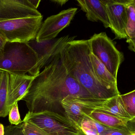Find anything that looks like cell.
<instances>
[{"label": "cell", "mask_w": 135, "mask_h": 135, "mask_svg": "<svg viewBox=\"0 0 135 135\" xmlns=\"http://www.w3.org/2000/svg\"><path fill=\"white\" fill-rule=\"evenodd\" d=\"M131 0H105L110 27L116 39H128L127 32L128 6Z\"/></svg>", "instance_id": "8"}, {"label": "cell", "mask_w": 135, "mask_h": 135, "mask_svg": "<svg viewBox=\"0 0 135 135\" xmlns=\"http://www.w3.org/2000/svg\"><path fill=\"white\" fill-rule=\"evenodd\" d=\"M132 2H133V4H134L135 7V0H132Z\"/></svg>", "instance_id": "31"}, {"label": "cell", "mask_w": 135, "mask_h": 135, "mask_svg": "<svg viewBox=\"0 0 135 135\" xmlns=\"http://www.w3.org/2000/svg\"><path fill=\"white\" fill-rule=\"evenodd\" d=\"M131 135H135V133H131Z\"/></svg>", "instance_id": "33"}, {"label": "cell", "mask_w": 135, "mask_h": 135, "mask_svg": "<svg viewBox=\"0 0 135 135\" xmlns=\"http://www.w3.org/2000/svg\"><path fill=\"white\" fill-rule=\"evenodd\" d=\"M35 77L28 74H13L6 101V106L9 110L14 104L22 100Z\"/></svg>", "instance_id": "12"}, {"label": "cell", "mask_w": 135, "mask_h": 135, "mask_svg": "<svg viewBox=\"0 0 135 135\" xmlns=\"http://www.w3.org/2000/svg\"><path fill=\"white\" fill-rule=\"evenodd\" d=\"M22 123L18 125L11 124L4 127V135H24Z\"/></svg>", "instance_id": "23"}, {"label": "cell", "mask_w": 135, "mask_h": 135, "mask_svg": "<svg viewBox=\"0 0 135 135\" xmlns=\"http://www.w3.org/2000/svg\"><path fill=\"white\" fill-rule=\"evenodd\" d=\"M124 107L132 118L135 117V89L125 94L120 95Z\"/></svg>", "instance_id": "19"}, {"label": "cell", "mask_w": 135, "mask_h": 135, "mask_svg": "<svg viewBox=\"0 0 135 135\" xmlns=\"http://www.w3.org/2000/svg\"><path fill=\"white\" fill-rule=\"evenodd\" d=\"M90 52L88 40H73L59 55L68 73L96 99L106 100L120 94L118 90L109 89L99 81L90 61Z\"/></svg>", "instance_id": "2"}, {"label": "cell", "mask_w": 135, "mask_h": 135, "mask_svg": "<svg viewBox=\"0 0 135 135\" xmlns=\"http://www.w3.org/2000/svg\"><path fill=\"white\" fill-rule=\"evenodd\" d=\"M23 121H29L35 124L49 135L84 134L77 124L68 118L50 112L36 113L28 112Z\"/></svg>", "instance_id": "5"}, {"label": "cell", "mask_w": 135, "mask_h": 135, "mask_svg": "<svg viewBox=\"0 0 135 135\" xmlns=\"http://www.w3.org/2000/svg\"><path fill=\"white\" fill-rule=\"evenodd\" d=\"M22 129L24 135H49L37 125L29 121L23 122Z\"/></svg>", "instance_id": "21"}, {"label": "cell", "mask_w": 135, "mask_h": 135, "mask_svg": "<svg viewBox=\"0 0 135 135\" xmlns=\"http://www.w3.org/2000/svg\"><path fill=\"white\" fill-rule=\"evenodd\" d=\"M127 42L128 44V48L135 53V36L132 38L127 39Z\"/></svg>", "instance_id": "26"}, {"label": "cell", "mask_w": 135, "mask_h": 135, "mask_svg": "<svg viewBox=\"0 0 135 135\" xmlns=\"http://www.w3.org/2000/svg\"><path fill=\"white\" fill-rule=\"evenodd\" d=\"M70 96L96 99L68 73L59 54L35 77L22 100L28 112L49 111L68 118L62 101Z\"/></svg>", "instance_id": "1"}, {"label": "cell", "mask_w": 135, "mask_h": 135, "mask_svg": "<svg viewBox=\"0 0 135 135\" xmlns=\"http://www.w3.org/2000/svg\"><path fill=\"white\" fill-rule=\"evenodd\" d=\"M96 111L108 113L127 120L132 118L125 110L120 94L102 100Z\"/></svg>", "instance_id": "14"}, {"label": "cell", "mask_w": 135, "mask_h": 135, "mask_svg": "<svg viewBox=\"0 0 135 135\" xmlns=\"http://www.w3.org/2000/svg\"><path fill=\"white\" fill-rule=\"evenodd\" d=\"M87 116L106 127L131 133L126 126L128 120L98 111H93Z\"/></svg>", "instance_id": "15"}, {"label": "cell", "mask_w": 135, "mask_h": 135, "mask_svg": "<svg viewBox=\"0 0 135 135\" xmlns=\"http://www.w3.org/2000/svg\"><path fill=\"white\" fill-rule=\"evenodd\" d=\"M127 15V32L128 39H130L135 36V7L132 0H131L128 6Z\"/></svg>", "instance_id": "20"}, {"label": "cell", "mask_w": 135, "mask_h": 135, "mask_svg": "<svg viewBox=\"0 0 135 135\" xmlns=\"http://www.w3.org/2000/svg\"><path fill=\"white\" fill-rule=\"evenodd\" d=\"M86 135L85 134H75V135Z\"/></svg>", "instance_id": "32"}, {"label": "cell", "mask_w": 135, "mask_h": 135, "mask_svg": "<svg viewBox=\"0 0 135 135\" xmlns=\"http://www.w3.org/2000/svg\"><path fill=\"white\" fill-rule=\"evenodd\" d=\"M9 121L12 125H18L23 123L21 119L18 102L12 105L8 113Z\"/></svg>", "instance_id": "22"}, {"label": "cell", "mask_w": 135, "mask_h": 135, "mask_svg": "<svg viewBox=\"0 0 135 135\" xmlns=\"http://www.w3.org/2000/svg\"><path fill=\"white\" fill-rule=\"evenodd\" d=\"M51 2L54 3L59 5L62 6L63 5L65 4L66 2H68V0H51L50 1Z\"/></svg>", "instance_id": "29"}, {"label": "cell", "mask_w": 135, "mask_h": 135, "mask_svg": "<svg viewBox=\"0 0 135 135\" xmlns=\"http://www.w3.org/2000/svg\"><path fill=\"white\" fill-rule=\"evenodd\" d=\"M131 134L124 131L109 128L103 135H131Z\"/></svg>", "instance_id": "24"}, {"label": "cell", "mask_w": 135, "mask_h": 135, "mask_svg": "<svg viewBox=\"0 0 135 135\" xmlns=\"http://www.w3.org/2000/svg\"><path fill=\"white\" fill-rule=\"evenodd\" d=\"M13 74L0 70V117L8 115L9 109L6 106L7 96Z\"/></svg>", "instance_id": "17"}, {"label": "cell", "mask_w": 135, "mask_h": 135, "mask_svg": "<svg viewBox=\"0 0 135 135\" xmlns=\"http://www.w3.org/2000/svg\"><path fill=\"white\" fill-rule=\"evenodd\" d=\"M80 128L86 135H103L109 128L85 115L81 123Z\"/></svg>", "instance_id": "18"}, {"label": "cell", "mask_w": 135, "mask_h": 135, "mask_svg": "<svg viewBox=\"0 0 135 135\" xmlns=\"http://www.w3.org/2000/svg\"><path fill=\"white\" fill-rule=\"evenodd\" d=\"M77 10V8H70L47 17L42 24L36 38V41L55 39L60 32L70 25Z\"/></svg>", "instance_id": "10"}, {"label": "cell", "mask_w": 135, "mask_h": 135, "mask_svg": "<svg viewBox=\"0 0 135 135\" xmlns=\"http://www.w3.org/2000/svg\"><path fill=\"white\" fill-rule=\"evenodd\" d=\"M89 55L96 76L101 83L109 89L118 90L117 79L113 77L104 65L91 52Z\"/></svg>", "instance_id": "16"}, {"label": "cell", "mask_w": 135, "mask_h": 135, "mask_svg": "<svg viewBox=\"0 0 135 135\" xmlns=\"http://www.w3.org/2000/svg\"><path fill=\"white\" fill-rule=\"evenodd\" d=\"M38 55L28 43L7 42L0 56V70L35 77Z\"/></svg>", "instance_id": "3"}, {"label": "cell", "mask_w": 135, "mask_h": 135, "mask_svg": "<svg viewBox=\"0 0 135 135\" xmlns=\"http://www.w3.org/2000/svg\"><path fill=\"white\" fill-rule=\"evenodd\" d=\"M75 36H65L58 39L37 42L36 39L28 43L38 55V64L35 70V77L40 70L48 65L55 57L66 46L68 42L74 40Z\"/></svg>", "instance_id": "7"}, {"label": "cell", "mask_w": 135, "mask_h": 135, "mask_svg": "<svg viewBox=\"0 0 135 135\" xmlns=\"http://www.w3.org/2000/svg\"><path fill=\"white\" fill-rule=\"evenodd\" d=\"M43 16L0 21V35L7 42L28 43L36 38Z\"/></svg>", "instance_id": "4"}, {"label": "cell", "mask_w": 135, "mask_h": 135, "mask_svg": "<svg viewBox=\"0 0 135 135\" xmlns=\"http://www.w3.org/2000/svg\"><path fill=\"white\" fill-rule=\"evenodd\" d=\"M102 100L70 96L65 98L62 101V104L68 118L80 128V125L84 117L88 115L93 111H97Z\"/></svg>", "instance_id": "9"}, {"label": "cell", "mask_w": 135, "mask_h": 135, "mask_svg": "<svg viewBox=\"0 0 135 135\" xmlns=\"http://www.w3.org/2000/svg\"><path fill=\"white\" fill-rule=\"evenodd\" d=\"M126 126L131 133H135V117L127 121Z\"/></svg>", "instance_id": "25"}, {"label": "cell", "mask_w": 135, "mask_h": 135, "mask_svg": "<svg viewBox=\"0 0 135 135\" xmlns=\"http://www.w3.org/2000/svg\"><path fill=\"white\" fill-rule=\"evenodd\" d=\"M41 16L29 0H0V21Z\"/></svg>", "instance_id": "11"}, {"label": "cell", "mask_w": 135, "mask_h": 135, "mask_svg": "<svg viewBox=\"0 0 135 135\" xmlns=\"http://www.w3.org/2000/svg\"><path fill=\"white\" fill-rule=\"evenodd\" d=\"M88 40L92 53L117 79L118 70L123 61V54L117 50L105 32L94 34Z\"/></svg>", "instance_id": "6"}, {"label": "cell", "mask_w": 135, "mask_h": 135, "mask_svg": "<svg viewBox=\"0 0 135 135\" xmlns=\"http://www.w3.org/2000/svg\"><path fill=\"white\" fill-rule=\"evenodd\" d=\"M0 135H4V127L1 123H0Z\"/></svg>", "instance_id": "30"}, {"label": "cell", "mask_w": 135, "mask_h": 135, "mask_svg": "<svg viewBox=\"0 0 135 135\" xmlns=\"http://www.w3.org/2000/svg\"><path fill=\"white\" fill-rule=\"evenodd\" d=\"M6 42L7 41L1 36L0 35V56L2 54L3 49Z\"/></svg>", "instance_id": "27"}, {"label": "cell", "mask_w": 135, "mask_h": 135, "mask_svg": "<svg viewBox=\"0 0 135 135\" xmlns=\"http://www.w3.org/2000/svg\"><path fill=\"white\" fill-rule=\"evenodd\" d=\"M29 2H30L32 5L35 8L37 9V8L38 7L41 1L40 0H29Z\"/></svg>", "instance_id": "28"}, {"label": "cell", "mask_w": 135, "mask_h": 135, "mask_svg": "<svg viewBox=\"0 0 135 135\" xmlns=\"http://www.w3.org/2000/svg\"><path fill=\"white\" fill-rule=\"evenodd\" d=\"M77 2L81 9L85 12L87 20L93 22L100 21L105 27H109L105 0H78Z\"/></svg>", "instance_id": "13"}]
</instances>
